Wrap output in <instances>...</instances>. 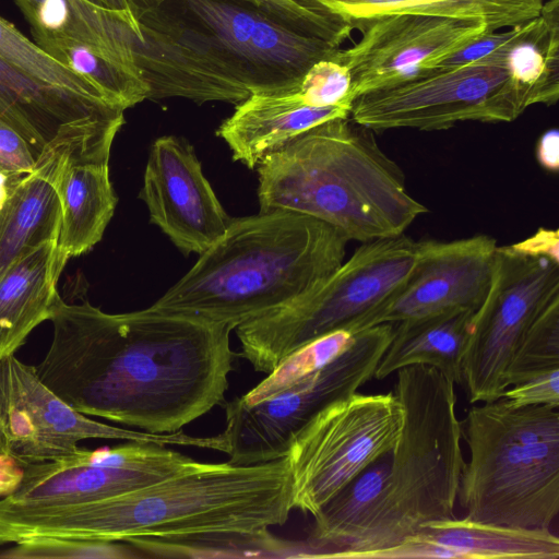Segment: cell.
<instances>
[{"mask_svg":"<svg viewBox=\"0 0 559 559\" xmlns=\"http://www.w3.org/2000/svg\"><path fill=\"white\" fill-rule=\"evenodd\" d=\"M38 378L75 411L173 433L225 402L236 353L229 325L147 309L107 313L58 298Z\"/></svg>","mask_w":559,"mask_h":559,"instance_id":"obj_1","label":"cell"},{"mask_svg":"<svg viewBox=\"0 0 559 559\" xmlns=\"http://www.w3.org/2000/svg\"><path fill=\"white\" fill-rule=\"evenodd\" d=\"M127 39L151 99L238 104L340 47L250 0H135Z\"/></svg>","mask_w":559,"mask_h":559,"instance_id":"obj_2","label":"cell"},{"mask_svg":"<svg viewBox=\"0 0 559 559\" xmlns=\"http://www.w3.org/2000/svg\"><path fill=\"white\" fill-rule=\"evenodd\" d=\"M293 510L287 455L249 465L204 463L92 502L0 510V544L37 537L217 543L264 536Z\"/></svg>","mask_w":559,"mask_h":559,"instance_id":"obj_3","label":"cell"},{"mask_svg":"<svg viewBox=\"0 0 559 559\" xmlns=\"http://www.w3.org/2000/svg\"><path fill=\"white\" fill-rule=\"evenodd\" d=\"M348 240L289 211L233 218L150 311L236 326L302 296L344 261Z\"/></svg>","mask_w":559,"mask_h":559,"instance_id":"obj_4","label":"cell"},{"mask_svg":"<svg viewBox=\"0 0 559 559\" xmlns=\"http://www.w3.org/2000/svg\"><path fill=\"white\" fill-rule=\"evenodd\" d=\"M260 213L320 219L348 241L394 237L429 212L406 189L402 168L374 132L349 117L323 122L257 165Z\"/></svg>","mask_w":559,"mask_h":559,"instance_id":"obj_5","label":"cell"},{"mask_svg":"<svg viewBox=\"0 0 559 559\" xmlns=\"http://www.w3.org/2000/svg\"><path fill=\"white\" fill-rule=\"evenodd\" d=\"M394 394L403 421L382 498L361 535L338 558L367 559L427 523L455 516L464 463L455 383L436 368L414 365L396 371Z\"/></svg>","mask_w":559,"mask_h":559,"instance_id":"obj_6","label":"cell"},{"mask_svg":"<svg viewBox=\"0 0 559 559\" xmlns=\"http://www.w3.org/2000/svg\"><path fill=\"white\" fill-rule=\"evenodd\" d=\"M461 426L468 460L457 500L465 518L550 530L559 512L558 408L499 399L472 406Z\"/></svg>","mask_w":559,"mask_h":559,"instance_id":"obj_7","label":"cell"},{"mask_svg":"<svg viewBox=\"0 0 559 559\" xmlns=\"http://www.w3.org/2000/svg\"><path fill=\"white\" fill-rule=\"evenodd\" d=\"M430 240L402 234L361 242L318 286L259 318L235 328L240 357L270 373L288 355L336 330H348L411 277Z\"/></svg>","mask_w":559,"mask_h":559,"instance_id":"obj_8","label":"cell"},{"mask_svg":"<svg viewBox=\"0 0 559 559\" xmlns=\"http://www.w3.org/2000/svg\"><path fill=\"white\" fill-rule=\"evenodd\" d=\"M513 41L475 62L445 69L420 68L404 79L369 92L352 103L349 118L370 130L439 131L461 122H510L534 106L514 80Z\"/></svg>","mask_w":559,"mask_h":559,"instance_id":"obj_9","label":"cell"},{"mask_svg":"<svg viewBox=\"0 0 559 559\" xmlns=\"http://www.w3.org/2000/svg\"><path fill=\"white\" fill-rule=\"evenodd\" d=\"M403 409L394 392H354L319 409L290 439L293 509L314 516L378 457L391 452Z\"/></svg>","mask_w":559,"mask_h":559,"instance_id":"obj_10","label":"cell"},{"mask_svg":"<svg viewBox=\"0 0 559 559\" xmlns=\"http://www.w3.org/2000/svg\"><path fill=\"white\" fill-rule=\"evenodd\" d=\"M392 333V323L357 332L350 346L333 360L262 402L246 405L237 397L224 402L222 435L228 462L249 465L287 455L294 433L319 409L373 378Z\"/></svg>","mask_w":559,"mask_h":559,"instance_id":"obj_11","label":"cell"},{"mask_svg":"<svg viewBox=\"0 0 559 559\" xmlns=\"http://www.w3.org/2000/svg\"><path fill=\"white\" fill-rule=\"evenodd\" d=\"M559 297V264L497 247L487 294L474 312L462 364L469 403L499 400L506 373L525 332Z\"/></svg>","mask_w":559,"mask_h":559,"instance_id":"obj_12","label":"cell"},{"mask_svg":"<svg viewBox=\"0 0 559 559\" xmlns=\"http://www.w3.org/2000/svg\"><path fill=\"white\" fill-rule=\"evenodd\" d=\"M0 420L11 454L24 464L57 460L74 453L90 439L155 442L226 452L224 437H193L182 430L151 433L90 418L51 391L35 367L14 355L0 359Z\"/></svg>","mask_w":559,"mask_h":559,"instance_id":"obj_13","label":"cell"},{"mask_svg":"<svg viewBox=\"0 0 559 559\" xmlns=\"http://www.w3.org/2000/svg\"><path fill=\"white\" fill-rule=\"evenodd\" d=\"M354 29L360 32L359 40L336 52L350 71L353 100L492 32L480 20L428 14L381 15L358 23Z\"/></svg>","mask_w":559,"mask_h":559,"instance_id":"obj_14","label":"cell"},{"mask_svg":"<svg viewBox=\"0 0 559 559\" xmlns=\"http://www.w3.org/2000/svg\"><path fill=\"white\" fill-rule=\"evenodd\" d=\"M140 197L152 223L186 253L204 252L233 219L203 175L193 147L174 135L152 144Z\"/></svg>","mask_w":559,"mask_h":559,"instance_id":"obj_15","label":"cell"},{"mask_svg":"<svg viewBox=\"0 0 559 559\" xmlns=\"http://www.w3.org/2000/svg\"><path fill=\"white\" fill-rule=\"evenodd\" d=\"M497 247L488 235L430 240L426 255L405 284L348 330L357 333L453 309L477 310L489 287Z\"/></svg>","mask_w":559,"mask_h":559,"instance_id":"obj_16","label":"cell"},{"mask_svg":"<svg viewBox=\"0 0 559 559\" xmlns=\"http://www.w3.org/2000/svg\"><path fill=\"white\" fill-rule=\"evenodd\" d=\"M123 111L34 80L0 57V119L41 155L88 139L115 138Z\"/></svg>","mask_w":559,"mask_h":559,"instance_id":"obj_17","label":"cell"},{"mask_svg":"<svg viewBox=\"0 0 559 559\" xmlns=\"http://www.w3.org/2000/svg\"><path fill=\"white\" fill-rule=\"evenodd\" d=\"M114 139H91L64 152L58 176L61 210L57 247L67 258L90 251L103 238L117 204L109 156Z\"/></svg>","mask_w":559,"mask_h":559,"instance_id":"obj_18","label":"cell"},{"mask_svg":"<svg viewBox=\"0 0 559 559\" xmlns=\"http://www.w3.org/2000/svg\"><path fill=\"white\" fill-rule=\"evenodd\" d=\"M294 82L252 93L222 122L216 133L227 143L235 160L253 169L265 155L306 131L349 117L350 103L329 107L307 105Z\"/></svg>","mask_w":559,"mask_h":559,"instance_id":"obj_19","label":"cell"},{"mask_svg":"<svg viewBox=\"0 0 559 559\" xmlns=\"http://www.w3.org/2000/svg\"><path fill=\"white\" fill-rule=\"evenodd\" d=\"M173 475L176 474L95 466L67 455L27 464L21 486L12 495L0 498V510H44L82 504L128 492Z\"/></svg>","mask_w":559,"mask_h":559,"instance_id":"obj_20","label":"cell"},{"mask_svg":"<svg viewBox=\"0 0 559 559\" xmlns=\"http://www.w3.org/2000/svg\"><path fill=\"white\" fill-rule=\"evenodd\" d=\"M68 260L52 240L23 252L0 272V359L14 355L50 319Z\"/></svg>","mask_w":559,"mask_h":559,"instance_id":"obj_21","label":"cell"},{"mask_svg":"<svg viewBox=\"0 0 559 559\" xmlns=\"http://www.w3.org/2000/svg\"><path fill=\"white\" fill-rule=\"evenodd\" d=\"M71 145L41 155L34 170L0 204V272L23 252L58 240V176L64 152Z\"/></svg>","mask_w":559,"mask_h":559,"instance_id":"obj_22","label":"cell"},{"mask_svg":"<svg viewBox=\"0 0 559 559\" xmlns=\"http://www.w3.org/2000/svg\"><path fill=\"white\" fill-rule=\"evenodd\" d=\"M475 311L453 309L392 323V338L373 378L383 380L402 368L425 365L462 385L463 357Z\"/></svg>","mask_w":559,"mask_h":559,"instance_id":"obj_23","label":"cell"},{"mask_svg":"<svg viewBox=\"0 0 559 559\" xmlns=\"http://www.w3.org/2000/svg\"><path fill=\"white\" fill-rule=\"evenodd\" d=\"M302 8L346 24L389 14H428L480 20L492 32L537 17L543 0H293Z\"/></svg>","mask_w":559,"mask_h":559,"instance_id":"obj_24","label":"cell"},{"mask_svg":"<svg viewBox=\"0 0 559 559\" xmlns=\"http://www.w3.org/2000/svg\"><path fill=\"white\" fill-rule=\"evenodd\" d=\"M29 24L33 41L43 50L50 44L80 43L133 59L126 35L128 15L86 0H14Z\"/></svg>","mask_w":559,"mask_h":559,"instance_id":"obj_25","label":"cell"},{"mask_svg":"<svg viewBox=\"0 0 559 559\" xmlns=\"http://www.w3.org/2000/svg\"><path fill=\"white\" fill-rule=\"evenodd\" d=\"M455 559H558L559 538L550 530H530L452 518L427 523L417 533Z\"/></svg>","mask_w":559,"mask_h":559,"instance_id":"obj_26","label":"cell"},{"mask_svg":"<svg viewBox=\"0 0 559 559\" xmlns=\"http://www.w3.org/2000/svg\"><path fill=\"white\" fill-rule=\"evenodd\" d=\"M390 468V452L378 457L313 516L308 539L319 558H338L361 535L378 507Z\"/></svg>","mask_w":559,"mask_h":559,"instance_id":"obj_27","label":"cell"},{"mask_svg":"<svg viewBox=\"0 0 559 559\" xmlns=\"http://www.w3.org/2000/svg\"><path fill=\"white\" fill-rule=\"evenodd\" d=\"M355 335L349 330L341 329L307 343L288 355L253 389L237 399L246 405H252L280 393L342 354L354 342Z\"/></svg>","mask_w":559,"mask_h":559,"instance_id":"obj_28","label":"cell"},{"mask_svg":"<svg viewBox=\"0 0 559 559\" xmlns=\"http://www.w3.org/2000/svg\"><path fill=\"white\" fill-rule=\"evenodd\" d=\"M0 57L36 81L108 104L85 79L48 56L12 23L1 16Z\"/></svg>","mask_w":559,"mask_h":559,"instance_id":"obj_29","label":"cell"},{"mask_svg":"<svg viewBox=\"0 0 559 559\" xmlns=\"http://www.w3.org/2000/svg\"><path fill=\"white\" fill-rule=\"evenodd\" d=\"M555 368H559V297L537 316L525 332L507 369V386Z\"/></svg>","mask_w":559,"mask_h":559,"instance_id":"obj_30","label":"cell"},{"mask_svg":"<svg viewBox=\"0 0 559 559\" xmlns=\"http://www.w3.org/2000/svg\"><path fill=\"white\" fill-rule=\"evenodd\" d=\"M143 555L127 542L82 538L37 537L0 552L7 559H134Z\"/></svg>","mask_w":559,"mask_h":559,"instance_id":"obj_31","label":"cell"},{"mask_svg":"<svg viewBox=\"0 0 559 559\" xmlns=\"http://www.w3.org/2000/svg\"><path fill=\"white\" fill-rule=\"evenodd\" d=\"M337 50L314 62L294 82L297 94L307 105L329 107L353 103L352 74L347 66L337 58Z\"/></svg>","mask_w":559,"mask_h":559,"instance_id":"obj_32","label":"cell"},{"mask_svg":"<svg viewBox=\"0 0 559 559\" xmlns=\"http://www.w3.org/2000/svg\"><path fill=\"white\" fill-rule=\"evenodd\" d=\"M500 399L514 407H559V368L549 369L509 386Z\"/></svg>","mask_w":559,"mask_h":559,"instance_id":"obj_33","label":"cell"},{"mask_svg":"<svg viewBox=\"0 0 559 559\" xmlns=\"http://www.w3.org/2000/svg\"><path fill=\"white\" fill-rule=\"evenodd\" d=\"M504 248L513 253L530 258H546L559 264V231L539 227L532 236L504 246Z\"/></svg>","mask_w":559,"mask_h":559,"instance_id":"obj_34","label":"cell"},{"mask_svg":"<svg viewBox=\"0 0 559 559\" xmlns=\"http://www.w3.org/2000/svg\"><path fill=\"white\" fill-rule=\"evenodd\" d=\"M134 0H126V3L132 2ZM257 5L263 7L283 19L289 21L297 27L310 31L312 29L319 21V17L316 13L302 8L297 4L293 0H250Z\"/></svg>","mask_w":559,"mask_h":559,"instance_id":"obj_35","label":"cell"},{"mask_svg":"<svg viewBox=\"0 0 559 559\" xmlns=\"http://www.w3.org/2000/svg\"><path fill=\"white\" fill-rule=\"evenodd\" d=\"M25 467L11 453L0 455V498L12 495L21 486Z\"/></svg>","mask_w":559,"mask_h":559,"instance_id":"obj_36","label":"cell"},{"mask_svg":"<svg viewBox=\"0 0 559 559\" xmlns=\"http://www.w3.org/2000/svg\"><path fill=\"white\" fill-rule=\"evenodd\" d=\"M538 164L547 171L557 173L559 169V132L556 128L545 131L536 144Z\"/></svg>","mask_w":559,"mask_h":559,"instance_id":"obj_37","label":"cell"},{"mask_svg":"<svg viewBox=\"0 0 559 559\" xmlns=\"http://www.w3.org/2000/svg\"><path fill=\"white\" fill-rule=\"evenodd\" d=\"M86 1L93 3L97 7H100L103 9L118 12V13L128 15L130 17L128 10H127L126 0H86Z\"/></svg>","mask_w":559,"mask_h":559,"instance_id":"obj_38","label":"cell"},{"mask_svg":"<svg viewBox=\"0 0 559 559\" xmlns=\"http://www.w3.org/2000/svg\"><path fill=\"white\" fill-rule=\"evenodd\" d=\"M8 453H11V452H10L8 440H7V437L3 431L1 420H0V455L8 454Z\"/></svg>","mask_w":559,"mask_h":559,"instance_id":"obj_39","label":"cell"}]
</instances>
